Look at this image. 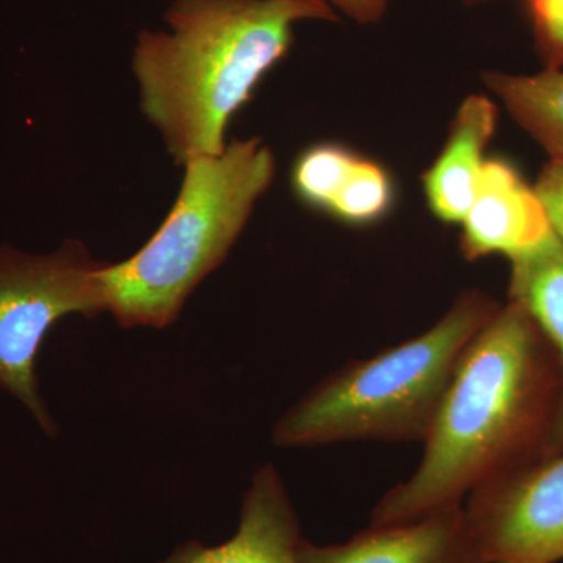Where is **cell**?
Instances as JSON below:
<instances>
[{
    "instance_id": "6da1fadb",
    "label": "cell",
    "mask_w": 563,
    "mask_h": 563,
    "mask_svg": "<svg viewBox=\"0 0 563 563\" xmlns=\"http://www.w3.org/2000/svg\"><path fill=\"white\" fill-rule=\"evenodd\" d=\"M561 401L558 358L507 301L463 352L412 476L385 493L372 525L461 506L477 488L542 461Z\"/></svg>"
},
{
    "instance_id": "7a4b0ae2",
    "label": "cell",
    "mask_w": 563,
    "mask_h": 563,
    "mask_svg": "<svg viewBox=\"0 0 563 563\" xmlns=\"http://www.w3.org/2000/svg\"><path fill=\"white\" fill-rule=\"evenodd\" d=\"M169 32H143L140 107L177 165L225 150L236 111L291 49L301 21H335L328 0H174Z\"/></svg>"
},
{
    "instance_id": "3957f363",
    "label": "cell",
    "mask_w": 563,
    "mask_h": 563,
    "mask_svg": "<svg viewBox=\"0 0 563 563\" xmlns=\"http://www.w3.org/2000/svg\"><path fill=\"white\" fill-rule=\"evenodd\" d=\"M179 195L150 242L102 269L107 313L121 328L165 329L210 273L228 258L255 203L276 176L272 147L233 140L218 155L184 165Z\"/></svg>"
},
{
    "instance_id": "277c9868",
    "label": "cell",
    "mask_w": 563,
    "mask_h": 563,
    "mask_svg": "<svg viewBox=\"0 0 563 563\" xmlns=\"http://www.w3.org/2000/svg\"><path fill=\"white\" fill-rule=\"evenodd\" d=\"M501 303L465 291L435 324L322 379L274 426L280 448L424 442L463 352Z\"/></svg>"
},
{
    "instance_id": "5b68a950",
    "label": "cell",
    "mask_w": 563,
    "mask_h": 563,
    "mask_svg": "<svg viewBox=\"0 0 563 563\" xmlns=\"http://www.w3.org/2000/svg\"><path fill=\"white\" fill-rule=\"evenodd\" d=\"M79 240L51 254L0 246V388L32 413L44 432L57 422L40 395L36 363L52 328L69 314L107 313L102 269Z\"/></svg>"
},
{
    "instance_id": "8992f818",
    "label": "cell",
    "mask_w": 563,
    "mask_h": 563,
    "mask_svg": "<svg viewBox=\"0 0 563 563\" xmlns=\"http://www.w3.org/2000/svg\"><path fill=\"white\" fill-rule=\"evenodd\" d=\"M463 507L487 563L563 561V453L477 488Z\"/></svg>"
},
{
    "instance_id": "52a82bcc",
    "label": "cell",
    "mask_w": 563,
    "mask_h": 563,
    "mask_svg": "<svg viewBox=\"0 0 563 563\" xmlns=\"http://www.w3.org/2000/svg\"><path fill=\"white\" fill-rule=\"evenodd\" d=\"M301 563H487L465 507H446L417 520L372 525L347 542L302 540Z\"/></svg>"
},
{
    "instance_id": "ba28073f",
    "label": "cell",
    "mask_w": 563,
    "mask_h": 563,
    "mask_svg": "<svg viewBox=\"0 0 563 563\" xmlns=\"http://www.w3.org/2000/svg\"><path fill=\"white\" fill-rule=\"evenodd\" d=\"M461 225V251L466 261L504 255L510 262L536 250L553 233L536 187L503 158L485 162Z\"/></svg>"
},
{
    "instance_id": "9c48e42d",
    "label": "cell",
    "mask_w": 563,
    "mask_h": 563,
    "mask_svg": "<svg viewBox=\"0 0 563 563\" xmlns=\"http://www.w3.org/2000/svg\"><path fill=\"white\" fill-rule=\"evenodd\" d=\"M301 543L287 488L277 470L265 465L252 477L232 539L211 548L192 540L158 563H301Z\"/></svg>"
},
{
    "instance_id": "30bf717a",
    "label": "cell",
    "mask_w": 563,
    "mask_h": 563,
    "mask_svg": "<svg viewBox=\"0 0 563 563\" xmlns=\"http://www.w3.org/2000/svg\"><path fill=\"white\" fill-rule=\"evenodd\" d=\"M496 124L498 107L488 96H468L459 107L442 152L422 176L426 202L437 220L461 224L465 218Z\"/></svg>"
},
{
    "instance_id": "8fae6325",
    "label": "cell",
    "mask_w": 563,
    "mask_h": 563,
    "mask_svg": "<svg viewBox=\"0 0 563 563\" xmlns=\"http://www.w3.org/2000/svg\"><path fill=\"white\" fill-rule=\"evenodd\" d=\"M509 301L543 333L561 369V401L547 457L563 453V243L551 233L536 250L510 261Z\"/></svg>"
},
{
    "instance_id": "7c38bea8",
    "label": "cell",
    "mask_w": 563,
    "mask_h": 563,
    "mask_svg": "<svg viewBox=\"0 0 563 563\" xmlns=\"http://www.w3.org/2000/svg\"><path fill=\"white\" fill-rule=\"evenodd\" d=\"M484 81L550 161H563V68L537 74L487 73Z\"/></svg>"
},
{
    "instance_id": "4fadbf2b",
    "label": "cell",
    "mask_w": 563,
    "mask_h": 563,
    "mask_svg": "<svg viewBox=\"0 0 563 563\" xmlns=\"http://www.w3.org/2000/svg\"><path fill=\"white\" fill-rule=\"evenodd\" d=\"M357 158V154L339 143L307 147L292 165V191L310 209L328 213Z\"/></svg>"
},
{
    "instance_id": "5bb4252c",
    "label": "cell",
    "mask_w": 563,
    "mask_h": 563,
    "mask_svg": "<svg viewBox=\"0 0 563 563\" xmlns=\"http://www.w3.org/2000/svg\"><path fill=\"white\" fill-rule=\"evenodd\" d=\"M395 201L390 174L379 163L358 157L328 213L352 225H368L383 220Z\"/></svg>"
},
{
    "instance_id": "9a60e30c",
    "label": "cell",
    "mask_w": 563,
    "mask_h": 563,
    "mask_svg": "<svg viewBox=\"0 0 563 563\" xmlns=\"http://www.w3.org/2000/svg\"><path fill=\"white\" fill-rule=\"evenodd\" d=\"M544 68H563V0H523Z\"/></svg>"
},
{
    "instance_id": "2e32d148",
    "label": "cell",
    "mask_w": 563,
    "mask_h": 563,
    "mask_svg": "<svg viewBox=\"0 0 563 563\" xmlns=\"http://www.w3.org/2000/svg\"><path fill=\"white\" fill-rule=\"evenodd\" d=\"M533 187L547 210L551 229L563 243V161L548 162Z\"/></svg>"
},
{
    "instance_id": "e0dca14e",
    "label": "cell",
    "mask_w": 563,
    "mask_h": 563,
    "mask_svg": "<svg viewBox=\"0 0 563 563\" xmlns=\"http://www.w3.org/2000/svg\"><path fill=\"white\" fill-rule=\"evenodd\" d=\"M332 9H339L358 24H376L387 11L388 0H328Z\"/></svg>"
},
{
    "instance_id": "ac0fdd59",
    "label": "cell",
    "mask_w": 563,
    "mask_h": 563,
    "mask_svg": "<svg viewBox=\"0 0 563 563\" xmlns=\"http://www.w3.org/2000/svg\"><path fill=\"white\" fill-rule=\"evenodd\" d=\"M470 2H487V0H470Z\"/></svg>"
}]
</instances>
